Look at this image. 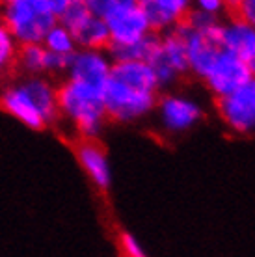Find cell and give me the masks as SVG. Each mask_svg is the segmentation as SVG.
Here are the masks:
<instances>
[{"instance_id": "19", "label": "cell", "mask_w": 255, "mask_h": 257, "mask_svg": "<svg viewBox=\"0 0 255 257\" xmlns=\"http://www.w3.org/2000/svg\"><path fill=\"white\" fill-rule=\"evenodd\" d=\"M41 45L45 47V51L58 54V56H73L78 51L71 32L62 25H58V23L47 32Z\"/></svg>"}, {"instance_id": "13", "label": "cell", "mask_w": 255, "mask_h": 257, "mask_svg": "<svg viewBox=\"0 0 255 257\" xmlns=\"http://www.w3.org/2000/svg\"><path fill=\"white\" fill-rule=\"evenodd\" d=\"M151 34L162 36L179 25H183L190 12L188 0H140Z\"/></svg>"}, {"instance_id": "2", "label": "cell", "mask_w": 255, "mask_h": 257, "mask_svg": "<svg viewBox=\"0 0 255 257\" xmlns=\"http://www.w3.org/2000/svg\"><path fill=\"white\" fill-rule=\"evenodd\" d=\"M0 21L19 47L41 45L47 32L58 23L51 0H8L2 4Z\"/></svg>"}, {"instance_id": "1", "label": "cell", "mask_w": 255, "mask_h": 257, "mask_svg": "<svg viewBox=\"0 0 255 257\" xmlns=\"http://www.w3.org/2000/svg\"><path fill=\"white\" fill-rule=\"evenodd\" d=\"M58 112L75 127L80 140H97L102 133L106 114L102 91L71 80H62L56 86Z\"/></svg>"}, {"instance_id": "5", "label": "cell", "mask_w": 255, "mask_h": 257, "mask_svg": "<svg viewBox=\"0 0 255 257\" xmlns=\"http://www.w3.org/2000/svg\"><path fill=\"white\" fill-rule=\"evenodd\" d=\"M153 114L157 116L159 127L166 135L177 136L185 135L203 121L205 110L196 97L179 91H168L159 95Z\"/></svg>"}, {"instance_id": "4", "label": "cell", "mask_w": 255, "mask_h": 257, "mask_svg": "<svg viewBox=\"0 0 255 257\" xmlns=\"http://www.w3.org/2000/svg\"><path fill=\"white\" fill-rule=\"evenodd\" d=\"M159 101V91L142 90L117 78H108L102 91L104 114L108 121L134 123L155 112Z\"/></svg>"}, {"instance_id": "6", "label": "cell", "mask_w": 255, "mask_h": 257, "mask_svg": "<svg viewBox=\"0 0 255 257\" xmlns=\"http://www.w3.org/2000/svg\"><path fill=\"white\" fill-rule=\"evenodd\" d=\"M222 25L223 21L205 26V28H190L185 23L179 26L183 32V39H185L188 73L194 75L198 80L205 77V73L209 71L212 62L223 51Z\"/></svg>"}, {"instance_id": "12", "label": "cell", "mask_w": 255, "mask_h": 257, "mask_svg": "<svg viewBox=\"0 0 255 257\" xmlns=\"http://www.w3.org/2000/svg\"><path fill=\"white\" fill-rule=\"evenodd\" d=\"M71 56H58L45 51L43 45L19 47L17 67L26 73V77H62L65 78Z\"/></svg>"}, {"instance_id": "14", "label": "cell", "mask_w": 255, "mask_h": 257, "mask_svg": "<svg viewBox=\"0 0 255 257\" xmlns=\"http://www.w3.org/2000/svg\"><path fill=\"white\" fill-rule=\"evenodd\" d=\"M0 106L6 110L10 116L15 117L17 121H21L32 131H43V128L49 127L47 119L41 116L39 108L32 101V97L28 95V91H26L21 80L13 82L12 86L2 90Z\"/></svg>"}, {"instance_id": "16", "label": "cell", "mask_w": 255, "mask_h": 257, "mask_svg": "<svg viewBox=\"0 0 255 257\" xmlns=\"http://www.w3.org/2000/svg\"><path fill=\"white\" fill-rule=\"evenodd\" d=\"M71 36L78 51H106L110 47L108 28L104 21L93 13H89L75 30H71Z\"/></svg>"}, {"instance_id": "21", "label": "cell", "mask_w": 255, "mask_h": 257, "mask_svg": "<svg viewBox=\"0 0 255 257\" xmlns=\"http://www.w3.org/2000/svg\"><path fill=\"white\" fill-rule=\"evenodd\" d=\"M192 8L211 15L214 19L223 21V15L227 13V8H231V2H223V0H198V2H192Z\"/></svg>"}, {"instance_id": "10", "label": "cell", "mask_w": 255, "mask_h": 257, "mask_svg": "<svg viewBox=\"0 0 255 257\" xmlns=\"http://www.w3.org/2000/svg\"><path fill=\"white\" fill-rule=\"evenodd\" d=\"M110 73H112V60L106 51H77L71 56L64 80L104 91Z\"/></svg>"}, {"instance_id": "18", "label": "cell", "mask_w": 255, "mask_h": 257, "mask_svg": "<svg viewBox=\"0 0 255 257\" xmlns=\"http://www.w3.org/2000/svg\"><path fill=\"white\" fill-rule=\"evenodd\" d=\"M159 43L160 36L149 34L133 45H110L106 49V54L110 56L112 64H117V62H146L149 64V60L153 58L159 49Z\"/></svg>"}, {"instance_id": "20", "label": "cell", "mask_w": 255, "mask_h": 257, "mask_svg": "<svg viewBox=\"0 0 255 257\" xmlns=\"http://www.w3.org/2000/svg\"><path fill=\"white\" fill-rule=\"evenodd\" d=\"M17 54H19V45L0 21V78L10 75L17 67Z\"/></svg>"}, {"instance_id": "3", "label": "cell", "mask_w": 255, "mask_h": 257, "mask_svg": "<svg viewBox=\"0 0 255 257\" xmlns=\"http://www.w3.org/2000/svg\"><path fill=\"white\" fill-rule=\"evenodd\" d=\"M86 4L104 21L110 45H133L151 34L140 0H86Z\"/></svg>"}, {"instance_id": "15", "label": "cell", "mask_w": 255, "mask_h": 257, "mask_svg": "<svg viewBox=\"0 0 255 257\" xmlns=\"http://www.w3.org/2000/svg\"><path fill=\"white\" fill-rule=\"evenodd\" d=\"M78 164L99 190H108L112 185V168L106 151L97 140H80L75 148Z\"/></svg>"}, {"instance_id": "11", "label": "cell", "mask_w": 255, "mask_h": 257, "mask_svg": "<svg viewBox=\"0 0 255 257\" xmlns=\"http://www.w3.org/2000/svg\"><path fill=\"white\" fill-rule=\"evenodd\" d=\"M222 41L223 49L235 54L246 67L251 78H255V28L249 26L240 17L223 19L222 25Z\"/></svg>"}, {"instance_id": "17", "label": "cell", "mask_w": 255, "mask_h": 257, "mask_svg": "<svg viewBox=\"0 0 255 257\" xmlns=\"http://www.w3.org/2000/svg\"><path fill=\"white\" fill-rule=\"evenodd\" d=\"M112 78H117L125 84L142 88L149 91H160L157 77H155L151 65L146 62H117L112 64Z\"/></svg>"}, {"instance_id": "8", "label": "cell", "mask_w": 255, "mask_h": 257, "mask_svg": "<svg viewBox=\"0 0 255 257\" xmlns=\"http://www.w3.org/2000/svg\"><path fill=\"white\" fill-rule=\"evenodd\" d=\"M216 112L231 133L240 136L255 135V78L218 99Z\"/></svg>"}, {"instance_id": "7", "label": "cell", "mask_w": 255, "mask_h": 257, "mask_svg": "<svg viewBox=\"0 0 255 257\" xmlns=\"http://www.w3.org/2000/svg\"><path fill=\"white\" fill-rule=\"evenodd\" d=\"M179 26L160 36L159 49H157L153 58L149 60V65L157 77L160 90H166L177 80H181L185 75H188L186 47L183 32Z\"/></svg>"}, {"instance_id": "22", "label": "cell", "mask_w": 255, "mask_h": 257, "mask_svg": "<svg viewBox=\"0 0 255 257\" xmlns=\"http://www.w3.org/2000/svg\"><path fill=\"white\" fill-rule=\"evenodd\" d=\"M119 248H121L125 257H147V251L138 238L133 233L123 231L119 235Z\"/></svg>"}, {"instance_id": "9", "label": "cell", "mask_w": 255, "mask_h": 257, "mask_svg": "<svg viewBox=\"0 0 255 257\" xmlns=\"http://www.w3.org/2000/svg\"><path fill=\"white\" fill-rule=\"evenodd\" d=\"M249 78L251 75H249L248 67L236 58L235 54L223 49L216 56V60L212 62L209 71L205 73L201 82L205 84L207 91L218 101V99L236 91L240 86L248 82Z\"/></svg>"}]
</instances>
